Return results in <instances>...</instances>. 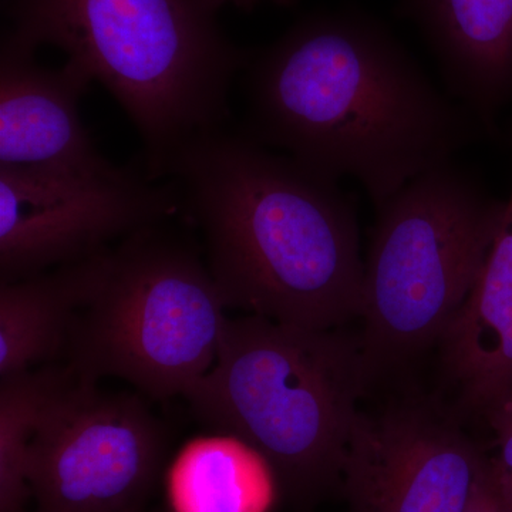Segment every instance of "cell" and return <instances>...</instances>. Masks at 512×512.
Returning a JSON list of instances; mask_svg holds the SVG:
<instances>
[{"label":"cell","instance_id":"cell-2","mask_svg":"<svg viewBox=\"0 0 512 512\" xmlns=\"http://www.w3.org/2000/svg\"><path fill=\"white\" fill-rule=\"evenodd\" d=\"M164 177L200 225L227 308L319 330L360 319L365 261L339 181L224 127L184 144Z\"/></svg>","mask_w":512,"mask_h":512},{"label":"cell","instance_id":"cell-9","mask_svg":"<svg viewBox=\"0 0 512 512\" xmlns=\"http://www.w3.org/2000/svg\"><path fill=\"white\" fill-rule=\"evenodd\" d=\"M485 468L453 407L400 399L357 413L340 491L352 512H466Z\"/></svg>","mask_w":512,"mask_h":512},{"label":"cell","instance_id":"cell-11","mask_svg":"<svg viewBox=\"0 0 512 512\" xmlns=\"http://www.w3.org/2000/svg\"><path fill=\"white\" fill-rule=\"evenodd\" d=\"M512 151V121L508 126ZM454 412L483 420L512 394V191L473 291L439 346Z\"/></svg>","mask_w":512,"mask_h":512},{"label":"cell","instance_id":"cell-3","mask_svg":"<svg viewBox=\"0 0 512 512\" xmlns=\"http://www.w3.org/2000/svg\"><path fill=\"white\" fill-rule=\"evenodd\" d=\"M207 0H8L3 35L67 62L123 107L144 144V174L163 178L184 144L224 127L251 53L222 33Z\"/></svg>","mask_w":512,"mask_h":512},{"label":"cell","instance_id":"cell-18","mask_svg":"<svg viewBox=\"0 0 512 512\" xmlns=\"http://www.w3.org/2000/svg\"><path fill=\"white\" fill-rule=\"evenodd\" d=\"M207 2L211 3L215 9H220L225 5H232L241 10H252L264 2L274 3V5L281 6V8H293L298 3V0H207Z\"/></svg>","mask_w":512,"mask_h":512},{"label":"cell","instance_id":"cell-17","mask_svg":"<svg viewBox=\"0 0 512 512\" xmlns=\"http://www.w3.org/2000/svg\"><path fill=\"white\" fill-rule=\"evenodd\" d=\"M466 512H512L491 480L490 471H488V458L484 476L481 478Z\"/></svg>","mask_w":512,"mask_h":512},{"label":"cell","instance_id":"cell-19","mask_svg":"<svg viewBox=\"0 0 512 512\" xmlns=\"http://www.w3.org/2000/svg\"><path fill=\"white\" fill-rule=\"evenodd\" d=\"M140 512H143V511H140Z\"/></svg>","mask_w":512,"mask_h":512},{"label":"cell","instance_id":"cell-13","mask_svg":"<svg viewBox=\"0 0 512 512\" xmlns=\"http://www.w3.org/2000/svg\"><path fill=\"white\" fill-rule=\"evenodd\" d=\"M107 251V249H106ZM106 251L0 286V377L29 372L69 345Z\"/></svg>","mask_w":512,"mask_h":512},{"label":"cell","instance_id":"cell-16","mask_svg":"<svg viewBox=\"0 0 512 512\" xmlns=\"http://www.w3.org/2000/svg\"><path fill=\"white\" fill-rule=\"evenodd\" d=\"M493 433V450L487 453L491 480L512 511V394L484 419Z\"/></svg>","mask_w":512,"mask_h":512},{"label":"cell","instance_id":"cell-1","mask_svg":"<svg viewBox=\"0 0 512 512\" xmlns=\"http://www.w3.org/2000/svg\"><path fill=\"white\" fill-rule=\"evenodd\" d=\"M245 70V136L323 177L353 178L375 208L488 137L365 10L303 16Z\"/></svg>","mask_w":512,"mask_h":512},{"label":"cell","instance_id":"cell-8","mask_svg":"<svg viewBox=\"0 0 512 512\" xmlns=\"http://www.w3.org/2000/svg\"><path fill=\"white\" fill-rule=\"evenodd\" d=\"M181 208L174 181L117 167L70 173L0 167L2 284L83 261Z\"/></svg>","mask_w":512,"mask_h":512},{"label":"cell","instance_id":"cell-7","mask_svg":"<svg viewBox=\"0 0 512 512\" xmlns=\"http://www.w3.org/2000/svg\"><path fill=\"white\" fill-rule=\"evenodd\" d=\"M165 433L140 397L72 376L30 448L37 512H140L163 466Z\"/></svg>","mask_w":512,"mask_h":512},{"label":"cell","instance_id":"cell-15","mask_svg":"<svg viewBox=\"0 0 512 512\" xmlns=\"http://www.w3.org/2000/svg\"><path fill=\"white\" fill-rule=\"evenodd\" d=\"M72 370L25 372L2 379L0 387V512H25L32 498L30 448L53 397L72 379Z\"/></svg>","mask_w":512,"mask_h":512},{"label":"cell","instance_id":"cell-10","mask_svg":"<svg viewBox=\"0 0 512 512\" xmlns=\"http://www.w3.org/2000/svg\"><path fill=\"white\" fill-rule=\"evenodd\" d=\"M92 77L76 64L46 67L36 50L3 35L0 46V167L109 173L80 117Z\"/></svg>","mask_w":512,"mask_h":512},{"label":"cell","instance_id":"cell-12","mask_svg":"<svg viewBox=\"0 0 512 512\" xmlns=\"http://www.w3.org/2000/svg\"><path fill=\"white\" fill-rule=\"evenodd\" d=\"M399 13L426 40L447 93L488 137L501 136L498 116L512 103V0H399Z\"/></svg>","mask_w":512,"mask_h":512},{"label":"cell","instance_id":"cell-4","mask_svg":"<svg viewBox=\"0 0 512 512\" xmlns=\"http://www.w3.org/2000/svg\"><path fill=\"white\" fill-rule=\"evenodd\" d=\"M360 333L228 319L217 362L185 394L195 416L264 454L309 512L340 490L360 399L376 379Z\"/></svg>","mask_w":512,"mask_h":512},{"label":"cell","instance_id":"cell-6","mask_svg":"<svg viewBox=\"0 0 512 512\" xmlns=\"http://www.w3.org/2000/svg\"><path fill=\"white\" fill-rule=\"evenodd\" d=\"M208 265L157 225L103 256L74 318L69 369L119 377L153 399L185 396L217 362L228 318Z\"/></svg>","mask_w":512,"mask_h":512},{"label":"cell","instance_id":"cell-14","mask_svg":"<svg viewBox=\"0 0 512 512\" xmlns=\"http://www.w3.org/2000/svg\"><path fill=\"white\" fill-rule=\"evenodd\" d=\"M165 485L173 512H271L282 495L264 454L228 433L188 441Z\"/></svg>","mask_w":512,"mask_h":512},{"label":"cell","instance_id":"cell-5","mask_svg":"<svg viewBox=\"0 0 512 512\" xmlns=\"http://www.w3.org/2000/svg\"><path fill=\"white\" fill-rule=\"evenodd\" d=\"M505 205L451 160L375 208L360 339L376 376L439 346L476 285Z\"/></svg>","mask_w":512,"mask_h":512}]
</instances>
